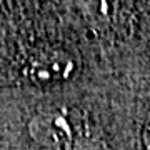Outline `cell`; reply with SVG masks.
I'll return each instance as SVG.
<instances>
[{
	"label": "cell",
	"instance_id": "2",
	"mask_svg": "<svg viewBox=\"0 0 150 150\" xmlns=\"http://www.w3.org/2000/svg\"><path fill=\"white\" fill-rule=\"evenodd\" d=\"M28 65H30V72L33 74V77L42 79V80L60 79L72 70L70 59L62 52L35 54L32 59H28Z\"/></svg>",
	"mask_w": 150,
	"mask_h": 150
},
{
	"label": "cell",
	"instance_id": "1",
	"mask_svg": "<svg viewBox=\"0 0 150 150\" xmlns=\"http://www.w3.org/2000/svg\"><path fill=\"white\" fill-rule=\"evenodd\" d=\"M28 132L47 150H77L87 137L85 115L75 107H55L30 120Z\"/></svg>",
	"mask_w": 150,
	"mask_h": 150
}]
</instances>
